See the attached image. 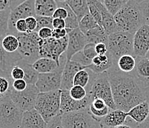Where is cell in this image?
<instances>
[{
    "mask_svg": "<svg viewBox=\"0 0 149 128\" xmlns=\"http://www.w3.org/2000/svg\"><path fill=\"white\" fill-rule=\"evenodd\" d=\"M47 128H64L62 125V114L56 116L48 123Z\"/></svg>",
    "mask_w": 149,
    "mask_h": 128,
    "instance_id": "cell-45",
    "label": "cell"
},
{
    "mask_svg": "<svg viewBox=\"0 0 149 128\" xmlns=\"http://www.w3.org/2000/svg\"><path fill=\"white\" fill-rule=\"evenodd\" d=\"M135 69L132 75L145 89L149 87V59L147 57H137Z\"/></svg>",
    "mask_w": 149,
    "mask_h": 128,
    "instance_id": "cell-18",
    "label": "cell"
},
{
    "mask_svg": "<svg viewBox=\"0 0 149 128\" xmlns=\"http://www.w3.org/2000/svg\"><path fill=\"white\" fill-rule=\"evenodd\" d=\"M23 113L10 96L0 99V128H21Z\"/></svg>",
    "mask_w": 149,
    "mask_h": 128,
    "instance_id": "cell-5",
    "label": "cell"
},
{
    "mask_svg": "<svg viewBox=\"0 0 149 128\" xmlns=\"http://www.w3.org/2000/svg\"><path fill=\"white\" fill-rule=\"evenodd\" d=\"M53 30L54 29H51V28H45L39 30L37 33L41 39L46 40L50 38H52Z\"/></svg>",
    "mask_w": 149,
    "mask_h": 128,
    "instance_id": "cell-49",
    "label": "cell"
},
{
    "mask_svg": "<svg viewBox=\"0 0 149 128\" xmlns=\"http://www.w3.org/2000/svg\"><path fill=\"white\" fill-rule=\"evenodd\" d=\"M62 125L64 128H100V123L91 115L88 107L62 114Z\"/></svg>",
    "mask_w": 149,
    "mask_h": 128,
    "instance_id": "cell-9",
    "label": "cell"
},
{
    "mask_svg": "<svg viewBox=\"0 0 149 128\" xmlns=\"http://www.w3.org/2000/svg\"><path fill=\"white\" fill-rule=\"evenodd\" d=\"M48 123L36 110H29L23 113L21 128H47Z\"/></svg>",
    "mask_w": 149,
    "mask_h": 128,
    "instance_id": "cell-21",
    "label": "cell"
},
{
    "mask_svg": "<svg viewBox=\"0 0 149 128\" xmlns=\"http://www.w3.org/2000/svg\"><path fill=\"white\" fill-rule=\"evenodd\" d=\"M10 77L13 81L24 79H25V71L20 66L16 64L10 72Z\"/></svg>",
    "mask_w": 149,
    "mask_h": 128,
    "instance_id": "cell-43",
    "label": "cell"
},
{
    "mask_svg": "<svg viewBox=\"0 0 149 128\" xmlns=\"http://www.w3.org/2000/svg\"><path fill=\"white\" fill-rule=\"evenodd\" d=\"M108 53L112 56L113 65L119 59L125 55L134 56V35L128 32L120 31L108 36Z\"/></svg>",
    "mask_w": 149,
    "mask_h": 128,
    "instance_id": "cell-3",
    "label": "cell"
},
{
    "mask_svg": "<svg viewBox=\"0 0 149 128\" xmlns=\"http://www.w3.org/2000/svg\"><path fill=\"white\" fill-rule=\"evenodd\" d=\"M146 57H147L148 59H149V52L148 53H147V55H146Z\"/></svg>",
    "mask_w": 149,
    "mask_h": 128,
    "instance_id": "cell-58",
    "label": "cell"
},
{
    "mask_svg": "<svg viewBox=\"0 0 149 128\" xmlns=\"http://www.w3.org/2000/svg\"><path fill=\"white\" fill-rule=\"evenodd\" d=\"M66 2L72 9L79 21L86 15L90 14L87 0H66Z\"/></svg>",
    "mask_w": 149,
    "mask_h": 128,
    "instance_id": "cell-28",
    "label": "cell"
},
{
    "mask_svg": "<svg viewBox=\"0 0 149 128\" xmlns=\"http://www.w3.org/2000/svg\"><path fill=\"white\" fill-rule=\"evenodd\" d=\"M88 96L90 97L91 102L96 99H102L111 110H116L108 72L97 74L88 93Z\"/></svg>",
    "mask_w": 149,
    "mask_h": 128,
    "instance_id": "cell-6",
    "label": "cell"
},
{
    "mask_svg": "<svg viewBox=\"0 0 149 128\" xmlns=\"http://www.w3.org/2000/svg\"><path fill=\"white\" fill-rule=\"evenodd\" d=\"M113 66L112 56L109 53L106 55H97L92 60V64L87 67L96 74H101L104 72H108Z\"/></svg>",
    "mask_w": 149,
    "mask_h": 128,
    "instance_id": "cell-22",
    "label": "cell"
},
{
    "mask_svg": "<svg viewBox=\"0 0 149 128\" xmlns=\"http://www.w3.org/2000/svg\"><path fill=\"white\" fill-rule=\"evenodd\" d=\"M140 9L145 25H149V0H140Z\"/></svg>",
    "mask_w": 149,
    "mask_h": 128,
    "instance_id": "cell-42",
    "label": "cell"
},
{
    "mask_svg": "<svg viewBox=\"0 0 149 128\" xmlns=\"http://www.w3.org/2000/svg\"><path fill=\"white\" fill-rule=\"evenodd\" d=\"M91 103L90 97L88 96L81 101H77L70 96L69 90H61L60 112L62 114L85 110Z\"/></svg>",
    "mask_w": 149,
    "mask_h": 128,
    "instance_id": "cell-14",
    "label": "cell"
},
{
    "mask_svg": "<svg viewBox=\"0 0 149 128\" xmlns=\"http://www.w3.org/2000/svg\"><path fill=\"white\" fill-rule=\"evenodd\" d=\"M10 8V0H0V10Z\"/></svg>",
    "mask_w": 149,
    "mask_h": 128,
    "instance_id": "cell-55",
    "label": "cell"
},
{
    "mask_svg": "<svg viewBox=\"0 0 149 128\" xmlns=\"http://www.w3.org/2000/svg\"><path fill=\"white\" fill-rule=\"evenodd\" d=\"M13 82L11 77L0 76V99L10 96L13 90Z\"/></svg>",
    "mask_w": 149,
    "mask_h": 128,
    "instance_id": "cell-35",
    "label": "cell"
},
{
    "mask_svg": "<svg viewBox=\"0 0 149 128\" xmlns=\"http://www.w3.org/2000/svg\"><path fill=\"white\" fill-rule=\"evenodd\" d=\"M69 93H70V96L77 101L83 100L88 95V92L86 89L78 85H74L69 90Z\"/></svg>",
    "mask_w": 149,
    "mask_h": 128,
    "instance_id": "cell-39",
    "label": "cell"
},
{
    "mask_svg": "<svg viewBox=\"0 0 149 128\" xmlns=\"http://www.w3.org/2000/svg\"><path fill=\"white\" fill-rule=\"evenodd\" d=\"M17 64L22 68L25 71V80L28 83V84H33L36 85V83L38 80L39 73L35 71L32 64L27 62L25 60H20Z\"/></svg>",
    "mask_w": 149,
    "mask_h": 128,
    "instance_id": "cell-31",
    "label": "cell"
},
{
    "mask_svg": "<svg viewBox=\"0 0 149 128\" xmlns=\"http://www.w3.org/2000/svg\"><path fill=\"white\" fill-rule=\"evenodd\" d=\"M17 36L19 41L18 52L23 60L33 64L40 59V48L42 39L40 38L38 33H19Z\"/></svg>",
    "mask_w": 149,
    "mask_h": 128,
    "instance_id": "cell-7",
    "label": "cell"
},
{
    "mask_svg": "<svg viewBox=\"0 0 149 128\" xmlns=\"http://www.w3.org/2000/svg\"><path fill=\"white\" fill-rule=\"evenodd\" d=\"M35 2L36 0H26L11 10L8 22L9 34L17 36L19 33L16 30L15 25L19 20L26 19L28 17H36Z\"/></svg>",
    "mask_w": 149,
    "mask_h": 128,
    "instance_id": "cell-12",
    "label": "cell"
},
{
    "mask_svg": "<svg viewBox=\"0 0 149 128\" xmlns=\"http://www.w3.org/2000/svg\"><path fill=\"white\" fill-rule=\"evenodd\" d=\"M89 113L91 115L100 123L102 119L108 115L111 109L108 107L105 102L102 99H93L88 107Z\"/></svg>",
    "mask_w": 149,
    "mask_h": 128,
    "instance_id": "cell-24",
    "label": "cell"
},
{
    "mask_svg": "<svg viewBox=\"0 0 149 128\" xmlns=\"http://www.w3.org/2000/svg\"><path fill=\"white\" fill-rule=\"evenodd\" d=\"M67 30L68 33V45L65 54L67 59L70 61L76 53L83 51L84 48L88 44V41L86 35L82 33L79 28L67 29Z\"/></svg>",
    "mask_w": 149,
    "mask_h": 128,
    "instance_id": "cell-13",
    "label": "cell"
},
{
    "mask_svg": "<svg viewBox=\"0 0 149 128\" xmlns=\"http://www.w3.org/2000/svg\"><path fill=\"white\" fill-rule=\"evenodd\" d=\"M135 57H146L149 52V25H143L134 35Z\"/></svg>",
    "mask_w": 149,
    "mask_h": 128,
    "instance_id": "cell-15",
    "label": "cell"
},
{
    "mask_svg": "<svg viewBox=\"0 0 149 128\" xmlns=\"http://www.w3.org/2000/svg\"><path fill=\"white\" fill-rule=\"evenodd\" d=\"M127 114L128 118H131L137 125H140L147 119L149 116L148 104L146 101L139 104L133 107L128 113H127Z\"/></svg>",
    "mask_w": 149,
    "mask_h": 128,
    "instance_id": "cell-26",
    "label": "cell"
},
{
    "mask_svg": "<svg viewBox=\"0 0 149 128\" xmlns=\"http://www.w3.org/2000/svg\"><path fill=\"white\" fill-rule=\"evenodd\" d=\"M36 19L37 20V28L36 32H38L41 29L45 28H49L54 29L53 28V17H45L36 16Z\"/></svg>",
    "mask_w": 149,
    "mask_h": 128,
    "instance_id": "cell-40",
    "label": "cell"
},
{
    "mask_svg": "<svg viewBox=\"0 0 149 128\" xmlns=\"http://www.w3.org/2000/svg\"><path fill=\"white\" fill-rule=\"evenodd\" d=\"M67 61L68 59L65 53L59 59L60 64L56 71L48 73H39L36 86L40 93L52 92L61 90L62 73Z\"/></svg>",
    "mask_w": 149,
    "mask_h": 128,
    "instance_id": "cell-8",
    "label": "cell"
},
{
    "mask_svg": "<svg viewBox=\"0 0 149 128\" xmlns=\"http://www.w3.org/2000/svg\"><path fill=\"white\" fill-rule=\"evenodd\" d=\"M11 13V8L0 10V36L1 40L3 39L7 35L9 34L8 22L10 15Z\"/></svg>",
    "mask_w": 149,
    "mask_h": 128,
    "instance_id": "cell-34",
    "label": "cell"
},
{
    "mask_svg": "<svg viewBox=\"0 0 149 128\" xmlns=\"http://www.w3.org/2000/svg\"><path fill=\"white\" fill-rule=\"evenodd\" d=\"M84 69H86V67L75 62L68 60L62 73L61 90H70L72 88L74 87V80L75 76L79 71Z\"/></svg>",
    "mask_w": 149,
    "mask_h": 128,
    "instance_id": "cell-16",
    "label": "cell"
},
{
    "mask_svg": "<svg viewBox=\"0 0 149 128\" xmlns=\"http://www.w3.org/2000/svg\"><path fill=\"white\" fill-rule=\"evenodd\" d=\"M137 128H149V116L143 123L137 125Z\"/></svg>",
    "mask_w": 149,
    "mask_h": 128,
    "instance_id": "cell-56",
    "label": "cell"
},
{
    "mask_svg": "<svg viewBox=\"0 0 149 128\" xmlns=\"http://www.w3.org/2000/svg\"><path fill=\"white\" fill-rule=\"evenodd\" d=\"M56 3H57L58 7H64L67 9L68 13V16L67 19H65L66 23V29L68 30H74L77 28H79V21L77 19V16L72 9L70 8V6L68 5L66 1H61V0H56Z\"/></svg>",
    "mask_w": 149,
    "mask_h": 128,
    "instance_id": "cell-32",
    "label": "cell"
},
{
    "mask_svg": "<svg viewBox=\"0 0 149 128\" xmlns=\"http://www.w3.org/2000/svg\"><path fill=\"white\" fill-rule=\"evenodd\" d=\"M15 28H16V30H17L18 33H25L28 32V26H27V23L25 19L19 20L17 23H16Z\"/></svg>",
    "mask_w": 149,
    "mask_h": 128,
    "instance_id": "cell-50",
    "label": "cell"
},
{
    "mask_svg": "<svg viewBox=\"0 0 149 128\" xmlns=\"http://www.w3.org/2000/svg\"><path fill=\"white\" fill-rule=\"evenodd\" d=\"M137 124L135 123L134 121H132L131 118L128 117V119L124 125H122L115 128H137Z\"/></svg>",
    "mask_w": 149,
    "mask_h": 128,
    "instance_id": "cell-54",
    "label": "cell"
},
{
    "mask_svg": "<svg viewBox=\"0 0 149 128\" xmlns=\"http://www.w3.org/2000/svg\"><path fill=\"white\" fill-rule=\"evenodd\" d=\"M85 35L87 36L88 43L90 44H98L100 43H104L108 45V36L104 28L102 27L98 26L94 29L91 30Z\"/></svg>",
    "mask_w": 149,
    "mask_h": 128,
    "instance_id": "cell-29",
    "label": "cell"
},
{
    "mask_svg": "<svg viewBox=\"0 0 149 128\" xmlns=\"http://www.w3.org/2000/svg\"><path fill=\"white\" fill-rule=\"evenodd\" d=\"M28 83L25 82V79H20V80L13 81L12 86L13 89L17 92H22L24 91L28 87Z\"/></svg>",
    "mask_w": 149,
    "mask_h": 128,
    "instance_id": "cell-46",
    "label": "cell"
},
{
    "mask_svg": "<svg viewBox=\"0 0 149 128\" xmlns=\"http://www.w3.org/2000/svg\"><path fill=\"white\" fill-rule=\"evenodd\" d=\"M1 59H0V72L1 76H6L10 77V72L16 64L22 60V57L19 53H8L1 48L0 51Z\"/></svg>",
    "mask_w": 149,
    "mask_h": 128,
    "instance_id": "cell-17",
    "label": "cell"
},
{
    "mask_svg": "<svg viewBox=\"0 0 149 128\" xmlns=\"http://www.w3.org/2000/svg\"><path fill=\"white\" fill-rule=\"evenodd\" d=\"M32 66L38 73H48L56 71L59 64L52 59L40 58L32 64Z\"/></svg>",
    "mask_w": 149,
    "mask_h": 128,
    "instance_id": "cell-27",
    "label": "cell"
},
{
    "mask_svg": "<svg viewBox=\"0 0 149 128\" xmlns=\"http://www.w3.org/2000/svg\"><path fill=\"white\" fill-rule=\"evenodd\" d=\"M94 1L101 12L102 19V28H104L108 36L112 33H116V32H120V30L115 21L114 17L109 13L102 2L100 0H94Z\"/></svg>",
    "mask_w": 149,
    "mask_h": 128,
    "instance_id": "cell-20",
    "label": "cell"
},
{
    "mask_svg": "<svg viewBox=\"0 0 149 128\" xmlns=\"http://www.w3.org/2000/svg\"><path fill=\"white\" fill-rule=\"evenodd\" d=\"M1 48L8 53L17 52L19 48V41L14 35H7L1 40Z\"/></svg>",
    "mask_w": 149,
    "mask_h": 128,
    "instance_id": "cell-33",
    "label": "cell"
},
{
    "mask_svg": "<svg viewBox=\"0 0 149 128\" xmlns=\"http://www.w3.org/2000/svg\"><path fill=\"white\" fill-rule=\"evenodd\" d=\"M115 21L120 31L134 35L144 24L140 9V0H128L116 16Z\"/></svg>",
    "mask_w": 149,
    "mask_h": 128,
    "instance_id": "cell-2",
    "label": "cell"
},
{
    "mask_svg": "<svg viewBox=\"0 0 149 128\" xmlns=\"http://www.w3.org/2000/svg\"><path fill=\"white\" fill-rule=\"evenodd\" d=\"M40 93V90L36 85L28 84V87L22 92H17L13 89L10 97L17 107L25 113L35 108L36 99Z\"/></svg>",
    "mask_w": 149,
    "mask_h": 128,
    "instance_id": "cell-11",
    "label": "cell"
},
{
    "mask_svg": "<svg viewBox=\"0 0 149 128\" xmlns=\"http://www.w3.org/2000/svg\"><path fill=\"white\" fill-rule=\"evenodd\" d=\"M108 73L116 109L128 113L146 102V89L131 73H124L114 66Z\"/></svg>",
    "mask_w": 149,
    "mask_h": 128,
    "instance_id": "cell-1",
    "label": "cell"
},
{
    "mask_svg": "<svg viewBox=\"0 0 149 128\" xmlns=\"http://www.w3.org/2000/svg\"><path fill=\"white\" fill-rule=\"evenodd\" d=\"M61 90L40 93L36 99L35 110H37L47 123L61 114Z\"/></svg>",
    "mask_w": 149,
    "mask_h": 128,
    "instance_id": "cell-4",
    "label": "cell"
},
{
    "mask_svg": "<svg viewBox=\"0 0 149 128\" xmlns=\"http://www.w3.org/2000/svg\"><path fill=\"white\" fill-rule=\"evenodd\" d=\"M68 35L67 29H54L52 37L56 39H62Z\"/></svg>",
    "mask_w": 149,
    "mask_h": 128,
    "instance_id": "cell-51",
    "label": "cell"
},
{
    "mask_svg": "<svg viewBox=\"0 0 149 128\" xmlns=\"http://www.w3.org/2000/svg\"><path fill=\"white\" fill-rule=\"evenodd\" d=\"M28 26V33H32V32H36V28H37V20H36V17H28L25 19Z\"/></svg>",
    "mask_w": 149,
    "mask_h": 128,
    "instance_id": "cell-48",
    "label": "cell"
},
{
    "mask_svg": "<svg viewBox=\"0 0 149 128\" xmlns=\"http://www.w3.org/2000/svg\"><path fill=\"white\" fill-rule=\"evenodd\" d=\"M82 52L86 57L88 58L91 60H93V58H95L97 56V51H96V44L88 43L84 48Z\"/></svg>",
    "mask_w": 149,
    "mask_h": 128,
    "instance_id": "cell-44",
    "label": "cell"
},
{
    "mask_svg": "<svg viewBox=\"0 0 149 128\" xmlns=\"http://www.w3.org/2000/svg\"><path fill=\"white\" fill-rule=\"evenodd\" d=\"M96 51L97 55H106L108 53V45L104 43L96 44Z\"/></svg>",
    "mask_w": 149,
    "mask_h": 128,
    "instance_id": "cell-53",
    "label": "cell"
},
{
    "mask_svg": "<svg viewBox=\"0 0 149 128\" xmlns=\"http://www.w3.org/2000/svg\"><path fill=\"white\" fill-rule=\"evenodd\" d=\"M70 61L75 62L81 64L82 66L85 67L86 68H87V67H88L89 65H91V64H92V60H91L88 58L86 57V56L84 55L82 51H80V52L76 53V54L71 58Z\"/></svg>",
    "mask_w": 149,
    "mask_h": 128,
    "instance_id": "cell-41",
    "label": "cell"
},
{
    "mask_svg": "<svg viewBox=\"0 0 149 128\" xmlns=\"http://www.w3.org/2000/svg\"><path fill=\"white\" fill-rule=\"evenodd\" d=\"M88 5L89 11L90 14L91 15L93 18L96 20L98 25L102 28V14L100 9L97 6L94 0H87Z\"/></svg>",
    "mask_w": 149,
    "mask_h": 128,
    "instance_id": "cell-38",
    "label": "cell"
},
{
    "mask_svg": "<svg viewBox=\"0 0 149 128\" xmlns=\"http://www.w3.org/2000/svg\"><path fill=\"white\" fill-rule=\"evenodd\" d=\"M145 92H146V101L147 102V103L148 104V106H149V87H148L147 88H146Z\"/></svg>",
    "mask_w": 149,
    "mask_h": 128,
    "instance_id": "cell-57",
    "label": "cell"
},
{
    "mask_svg": "<svg viewBox=\"0 0 149 128\" xmlns=\"http://www.w3.org/2000/svg\"><path fill=\"white\" fill-rule=\"evenodd\" d=\"M100 25H98L96 20L93 18L91 14L86 15L82 19L79 21V28L81 30V31L83 33L86 34L91 30L97 28Z\"/></svg>",
    "mask_w": 149,
    "mask_h": 128,
    "instance_id": "cell-37",
    "label": "cell"
},
{
    "mask_svg": "<svg viewBox=\"0 0 149 128\" xmlns=\"http://www.w3.org/2000/svg\"><path fill=\"white\" fill-rule=\"evenodd\" d=\"M97 75V74L94 73L93 71L88 68L82 70L77 73L75 76L74 80V86H81L86 89L87 92L88 93Z\"/></svg>",
    "mask_w": 149,
    "mask_h": 128,
    "instance_id": "cell-25",
    "label": "cell"
},
{
    "mask_svg": "<svg viewBox=\"0 0 149 128\" xmlns=\"http://www.w3.org/2000/svg\"><path fill=\"white\" fill-rule=\"evenodd\" d=\"M68 45V35L62 39L50 38L48 39H42L40 48V58L52 59L60 64L61 56L64 54Z\"/></svg>",
    "mask_w": 149,
    "mask_h": 128,
    "instance_id": "cell-10",
    "label": "cell"
},
{
    "mask_svg": "<svg viewBox=\"0 0 149 128\" xmlns=\"http://www.w3.org/2000/svg\"><path fill=\"white\" fill-rule=\"evenodd\" d=\"M128 0H104L102 1L107 10L114 17L121 10Z\"/></svg>",
    "mask_w": 149,
    "mask_h": 128,
    "instance_id": "cell-36",
    "label": "cell"
},
{
    "mask_svg": "<svg viewBox=\"0 0 149 128\" xmlns=\"http://www.w3.org/2000/svg\"><path fill=\"white\" fill-rule=\"evenodd\" d=\"M136 64V57L131 55H125L120 57L117 63L113 66L124 73H131L135 69Z\"/></svg>",
    "mask_w": 149,
    "mask_h": 128,
    "instance_id": "cell-30",
    "label": "cell"
},
{
    "mask_svg": "<svg viewBox=\"0 0 149 128\" xmlns=\"http://www.w3.org/2000/svg\"><path fill=\"white\" fill-rule=\"evenodd\" d=\"M53 28L54 29H65V20L61 19H54L53 20Z\"/></svg>",
    "mask_w": 149,
    "mask_h": 128,
    "instance_id": "cell-52",
    "label": "cell"
},
{
    "mask_svg": "<svg viewBox=\"0 0 149 128\" xmlns=\"http://www.w3.org/2000/svg\"><path fill=\"white\" fill-rule=\"evenodd\" d=\"M57 8L58 5L55 0H36L35 2V12L39 17H53Z\"/></svg>",
    "mask_w": 149,
    "mask_h": 128,
    "instance_id": "cell-23",
    "label": "cell"
},
{
    "mask_svg": "<svg viewBox=\"0 0 149 128\" xmlns=\"http://www.w3.org/2000/svg\"><path fill=\"white\" fill-rule=\"evenodd\" d=\"M68 16V13L65 8L64 7H58L56 11L54 12L53 16V19H61L65 20Z\"/></svg>",
    "mask_w": 149,
    "mask_h": 128,
    "instance_id": "cell-47",
    "label": "cell"
},
{
    "mask_svg": "<svg viewBox=\"0 0 149 128\" xmlns=\"http://www.w3.org/2000/svg\"><path fill=\"white\" fill-rule=\"evenodd\" d=\"M128 119V114L121 110H111L100 122V128H115L124 125Z\"/></svg>",
    "mask_w": 149,
    "mask_h": 128,
    "instance_id": "cell-19",
    "label": "cell"
}]
</instances>
